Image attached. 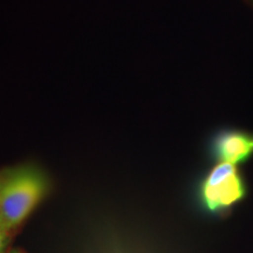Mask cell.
<instances>
[{
  "label": "cell",
  "instance_id": "obj_1",
  "mask_svg": "<svg viewBox=\"0 0 253 253\" xmlns=\"http://www.w3.org/2000/svg\"><path fill=\"white\" fill-rule=\"evenodd\" d=\"M48 182L42 171L21 166L0 173V224L11 233L45 197Z\"/></svg>",
  "mask_w": 253,
  "mask_h": 253
},
{
  "label": "cell",
  "instance_id": "obj_2",
  "mask_svg": "<svg viewBox=\"0 0 253 253\" xmlns=\"http://www.w3.org/2000/svg\"><path fill=\"white\" fill-rule=\"evenodd\" d=\"M245 195L244 183L235 164L220 162L205 179L202 196L210 211L229 208Z\"/></svg>",
  "mask_w": 253,
  "mask_h": 253
},
{
  "label": "cell",
  "instance_id": "obj_3",
  "mask_svg": "<svg viewBox=\"0 0 253 253\" xmlns=\"http://www.w3.org/2000/svg\"><path fill=\"white\" fill-rule=\"evenodd\" d=\"M253 153V137L240 131H225L214 142V154L220 162L238 164Z\"/></svg>",
  "mask_w": 253,
  "mask_h": 253
},
{
  "label": "cell",
  "instance_id": "obj_4",
  "mask_svg": "<svg viewBox=\"0 0 253 253\" xmlns=\"http://www.w3.org/2000/svg\"><path fill=\"white\" fill-rule=\"evenodd\" d=\"M8 233L4 230V227L0 224V253H5V250L7 248L8 242Z\"/></svg>",
  "mask_w": 253,
  "mask_h": 253
},
{
  "label": "cell",
  "instance_id": "obj_5",
  "mask_svg": "<svg viewBox=\"0 0 253 253\" xmlns=\"http://www.w3.org/2000/svg\"><path fill=\"white\" fill-rule=\"evenodd\" d=\"M9 253H25V252L21 251V250H18V249H15V250H12V251L9 252Z\"/></svg>",
  "mask_w": 253,
  "mask_h": 253
}]
</instances>
